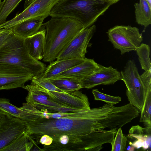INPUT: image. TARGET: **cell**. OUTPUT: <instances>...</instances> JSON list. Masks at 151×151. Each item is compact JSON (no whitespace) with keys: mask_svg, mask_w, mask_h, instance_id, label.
<instances>
[{"mask_svg":"<svg viewBox=\"0 0 151 151\" xmlns=\"http://www.w3.org/2000/svg\"><path fill=\"white\" fill-rule=\"evenodd\" d=\"M120 73L129 103L140 112L147 92L151 89V68L140 75L134 61L130 60Z\"/></svg>","mask_w":151,"mask_h":151,"instance_id":"5","label":"cell"},{"mask_svg":"<svg viewBox=\"0 0 151 151\" xmlns=\"http://www.w3.org/2000/svg\"><path fill=\"white\" fill-rule=\"evenodd\" d=\"M140 112L136 107L129 103L122 106H114L108 116L100 120L99 122L104 129H112L117 126L121 128L138 116Z\"/></svg>","mask_w":151,"mask_h":151,"instance_id":"12","label":"cell"},{"mask_svg":"<svg viewBox=\"0 0 151 151\" xmlns=\"http://www.w3.org/2000/svg\"><path fill=\"white\" fill-rule=\"evenodd\" d=\"M42 25L46 27L42 59L46 62L56 59L71 41L84 30L80 22L70 18L51 17Z\"/></svg>","mask_w":151,"mask_h":151,"instance_id":"2","label":"cell"},{"mask_svg":"<svg viewBox=\"0 0 151 151\" xmlns=\"http://www.w3.org/2000/svg\"><path fill=\"white\" fill-rule=\"evenodd\" d=\"M140 112L139 122H143L145 127L151 128V89L147 92Z\"/></svg>","mask_w":151,"mask_h":151,"instance_id":"23","label":"cell"},{"mask_svg":"<svg viewBox=\"0 0 151 151\" xmlns=\"http://www.w3.org/2000/svg\"><path fill=\"white\" fill-rule=\"evenodd\" d=\"M12 33V28L0 29V46Z\"/></svg>","mask_w":151,"mask_h":151,"instance_id":"30","label":"cell"},{"mask_svg":"<svg viewBox=\"0 0 151 151\" xmlns=\"http://www.w3.org/2000/svg\"><path fill=\"white\" fill-rule=\"evenodd\" d=\"M31 83L46 90L63 93L67 91H63L55 86L49 79H43L38 76H34L31 80Z\"/></svg>","mask_w":151,"mask_h":151,"instance_id":"27","label":"cell"},{"mask_svg":"<svg viewBox=\"0 0 151 151\" xmlns=\"http://www.w3.org/2000/svg\"><path fill=\"white\" fill-rule=\"evenodd\" d=\"M44 19L37 17L24 20L12 28L13 33L24 38L31 36L40 30Z\"/></svg>","mask_w":151,"mask_h":151,"instance_id":"17","label":"cell"},{"mask_svg":"<svg viewBox=\"0 0 151 151\" xmlns=\"http://www.w3.org/2000/svg\"><path fill=\"white\" fill-rule=\"evenodd\" d=\"M92 93L94 100L103 101L110 106H114L121 101V98L119 96H113L102 93L97 89H93Z\"/></svg>","mask_w":151,"mask_h":151,"instance_id":"26","label":"cell"},{"mask_svg":"<svg viewBox=\"0 0 151 151\" xmlns=\"http://www.w3.org/2000/svg\"><path fill=\"white\" fill-rule=\"evenodd\" d=\"M31 83L37 89L47 94L51 99L63 106L81 110L91 109L87 96L78 90L65 93L51 91Z\"/></svg>","mask_w":151,"mask_h":151,"instance_id":"11","label":"cell"},{"mask_svg":"<svg viewBox=\"0 0 151 151\" xmlns=\"http://www.w3.org/2000/svg\"><path fill=\"white\" fill-rule=\"evenodd\" d=\"M111 5L99 0H60L52 8L50 16L76 19L82 24L84 30L93 25Z\"/></svg>","mask_w":151,"mask_h":151,"instance_id":"3","label":"cell"},{"mask_svg":"<svg viewBox=\"0 0 151 151\" xmlns=\"http://www.w3.org/2000/svg\"><path fill=\"white\" fill-rule=\"evenodd\" d=\"M96 26L84 29L76 36L63 50L57 58L60 60L73 58L85 59L89 41L95 32Z\"/></svg>","mask_w":151,"mask_h":151,"instance_id":"9","label":"cell"},{"mask_svg":"<svg viewBox=\"0 0 151 151\" xmlns=\"http://www.w3.org/2000/svg\"><path fill=\"white\" fill-rule=\"evenodd\" d=\"M127 139L121 128L118 129L112 142L111 144L112 151H124L127 145Z\"/></svg>","mask_w":151,"mask_h":151,"instance_id":"25","label":"cell"},{"mask_svg":"<svg viewBox=\"0 0 151 151\" xmlns=\"http://www.w3.org/2000/svg\"><path fill=\"white\" fill-rule=\"evenodd\" d=\"M147 1H148V2L149 3L151 4V0H147Z\"/></svg>","mask_w":151,"mask_h":151,"instance_id":"36","label":"cell"},{"mask_svg":"<svg viewBox=\"0 0 151 151\" xmlns=\"http://www.w3.org/2000/svg\"><path fill=\"white\" fill-rule=\"evenodd\" d=\"M33 140L27 131L1 151H29L34 145Z\"/></svg>","mask_w":151,"mask_h":151,"instance_id":"20","label":"cell"},{"mask_svg":"<svg viewBox=\"0 0 151 151\" xmlns=\"http://www.w3.org/2000/svg\"><path fill=\"white\" fill-rule=\"evenodd\" d=\"M30 104L39 110L45 109L48 111L56 112L62 113L75 112L83 110L65 106H48L37 102H33Z\"/></svg>","mask_w":151,"mask_h":151,"instance_id":"28","label":"cell"},{"mask_svg":"<svg viewBox=\"0 0 151 151\" xmlns=\"http://www.w3.org/2000/svg\"><path fill=\"white\" fill-rule=\"evenodd\" d=\"M1 2V0H0V4Z\"/></svg>","mask_w":151,"mask_h":151,"instance_id":"37","label":"cell"},{"mask_svg":"<svg viewBox=\"0 0 151 151\" xmlns=\"http://www.w3.org/2000/svg\"><path fill=\"white\" fill-rule=\"evenodd\" d=\"M106 33L108 41L115 49L120 51L121 55L136 51L143 41L142 35L139 29L130 25H116Z\"/></svg>","mask_w":151,"mask_h":151,"instance_id":"6","label":"cell"},{"mask_svg":"<svg viewBox=\"0 0 151 151\" xmlns=\"http://www.w3.org/2000/svg\"><path fill=\"white\" fill-rule=\"evenodd\" d=\"M101 0L102 1H103L112 4V5L113 4H115L118 1H119L120 0Z\"/></svg>","mask_w":151,"mask_h":151,"instance_id":"33","label":"cell"},{"mask_svg":"<svg viewBox=\"0 0 151 151\" xmlns=\"http://www.w3.org/2000/svg\"><path fill=\"white\" fill-rule=\"evenodd\" d=\"M22 0H4L0 4V25L6 22L9 15Z\"/></svg>","mask_w":151,"mask_h":151,"instance_id":"24","label":"cell"},{"mask_svg":"<svg viewBox=\"0 0 151 151\" xmlns=\"http://www.w3.org/2000/svg\"><path fill=\"white\" fill-rule=\"evenodd\" d=\"M45 34L46 29H44L24 39V44L29 54L38 60L43 58Z\"/></svg>","mask_w":151,"mask_h":151,"instance_id":"16","label":"cell"},{"mask_svg":"<svg viewBox=\"0 0 151 151\" xmlns=\"http://www.w3.org/2000/svg\"><path fill=\"white\" fill-rule=\"evenodd\" d=\"M136 22L145 28L151 24V4L147 0H139L134 4Z\"/></svg>","mask_w":151,"mask_h":151,"instance_id":"18","label":"cell"},{"mask_svg":"<svg viewBox=\"0 0 151 151\" xmlns=\"http://www.w3.org/2000/svg\"><path fill=\"white\" fill-rule=\"evenodd\" d=\"M81 88H91L99 85H106L100 79L90 75L81 81Z\"/></svg>","mask_w":151,"mask_h":151,"instance_id":"29","label":"cell"},{"mask_svg":"<svg viewBox=\"0 0 151 151\" xmlns=\"http://www.w3.org/2000/svg\"><path fill=\"white\" fill-rule=\"evenodd\" d=\"M60 0H35L21 13L11 19L0 25V29H10L26 20L35 18L44 19Z\"/></svg>","mask_w":151,"mask_h":151,"instance_id":"7","label":"cell"},{"mask_svg":"<svg viewBox=\"0 0 151 151\" xmlns=\"http://www.w3.org/2000/svg\"><path fill=\"white\" fill-rule=\"evenodd\" d=\"M4 112L1 111L0 110V118L1 117V116L4 113Z\"/></svg>","mask_w":151,"mask_h":151,"instance_id":"35","label":"cell"},{"mask_svg":"<svg viewBox=\"0 0 151 151\" xmlns=\"http://www.w3.org/2000/svg\"><path fill=\"white\" fill-rule=\"evenodd\" d=\"M85 59L73 58L57 60L50 63L44 72L38 75L43 79H50L83 62Z\"/></svg>","mask_w":151,"mask_h":151,"instance_id":"15","label":"cell"},{"mask_svg":"<svg viewBox=\"0 0 151 151\" xmlns=\"http://www.w3.org/2000/svg\"><path fill=\"white\" fill-rule=\"evenodd\" d=\"M24 39L13 33L8 37L0 46V64L19 66L38 76L45 70V65L30 55Z\"/></svg>","mask_w":151,"mask_h":151,"instance_id":"4","label":"cell"},{"mask_svg":"<svg viewBox=\"0 0 151 151\" xmlns=\"http://www.w3.org/2000/svg\"><path fill=\"white\" fill-rule=\"evenodd\" d=\"M136 51L142 69L145 71L151 69L150 46L146 44L141 43Z\"/></svg>","mask_w":151,"mask_h":151,"instance_id":"22","label":"cell"},{"mask_svg":"<svg viewBox=\"0 0 151 151\" xmlns=\"http://www.w3.org/2000/svg\"><path fill=\"white\" fill-rule=\"evenodd\" d=\"M34 76L20 66L0 64V91L22 88Z\"/></svg>","mask_w":151,"mask_h":151,"instance_id":"8","label":"cell"},{"mask_svg":"<svg viewBox=\"0 0 151 151\" xmlns=\"http://www.w3.org/2000/svg\"><path fill=\"white\" fill-rule=\"evenodd\" d=\"M99 68V64L92 59L86 58L81 63L56 76L53 78L68 77L80 81L91 75Z\"/></svg>","mask_w":151,"mask_h":151,"instance_id":"14","label":"cell"},{"mask_svg":"<svg viewBox=\"0 0 151 151\" xmlns=\"http://www.w3.org/2000/svg\"><path fill=\"white\" fill-rule=\"evenodd\" d=\"M91 75L103 81L106 85L114 84L121 80L120 72L111 66L105 67L99 64V68Z\"/></svg>","mask_w":151,"mask_h":151,"instance_id":"19","label":"cell"},{"mask_svg":"<svg viewBox=\"0 0 151 151\" xmlns=\"http://www.w3.org/2000/svg\"><path fill=\"white\" fill-rule=\"evenodd\" d=\"M134 147L133 146H129L127 149V150L128 151H133L134 150Z\"/></svg>","mask_w":151,"mask_h":151,"instance_id":"34","label":"cell"},{"mask_svg":"<svg viewBox=\"0 0 151 151\" xmlns=\"http://www.w3.org/2000/svg\"><path fill=\"white\" fill-rule=\"evenodd\" d=\"M53 139L52 137L47 134H44L41 136L39 142L44 146H48L52 142Z\"/></svg>","mask_w":151,"mask_h":151,"instance_id":"31","label":"cell"},{"mask_svg":"<svg viewBox=\"0 0 151 151\" xmlns=\"http://www.w3.org/2000/svg\"><path fill=\"white\" fill-rule=\"evenodd\" d=\"M49 79L57 88L65 91H77L81 88V81L74 78L63 77Z\"/></svg>","mask_w":151,"mask_h":151,"instance_id":"21","label":"cell"},{"mask_svg":"<svg viewBox=\"0 0 151 151\" xmlns=\"http://www.w3.org/2000/svg\"><path fill=\"white\" fill-rule=\"evenodd\" d=\"M114 106H103L73 112L70 115L58 119H40L26 123L29 134L33 139L44 134L52 138L63 134L85 135L104 128L99 121L106 117Z\"/></svg>","mask_w":151,"mask_h":151,"instance_id":"1","label":"cell"},{"mask_svg":"<svg viewBox=\"0 0 151 151\" xmlns=\"http://www.w3.org/2000/svg\"><path fill=\"white\" fill-rule=\"evenodd\" d=\"M35 0H25L24 5V9L27 8Z\"/></svg>","mask_w":151,"mask_h":151,"instance_id":"32","label":"cell"},{"mask_svg":"<svg viewBox=\"0 0 151 151\" xmlns=\"http://www.w3.org/2000/svg\"><path fill=\"white\" fill-rule=\"evenodd\" d=\"M27 131L24 121L4 112L0 118V151Z\"/></svg>","mask_w":151,"mask_h":151,"instance_id":"10","label":"cell"},{"mask_svg":"<svg viewBox=\"0 0 151 151\" xmlns=\"http://www.w3.org/2000/svg\"><path fill=\"white\" fill-rule=\"evenodd\" d=\"M129 144L134 148L151 150V128H143L137 125L132 126L126 137Z\"/></svg>","mask_w":151,"mask_h":151,"instance_id":"13","label":"cell"}]
</instances>
